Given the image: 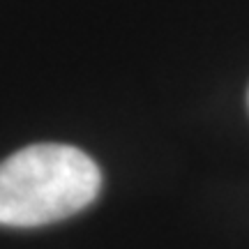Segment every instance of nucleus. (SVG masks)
Segmentation results:
<instances>
[{"instance_id": "f257e3e1", "label": "nucleus", "mask_w": 249, "mask_h": 249, "mask_svg": "<svg viewBox=\"0 0 249 249\" xmlns=\"http://www.w3.org/2000/svg\"><path fill=\"white\" fill-rule=\"evenodd\" d=\"M102 173L74 145L37 143L0 161V226H44L88 208Z\"/></svg>"}]
</instances>
